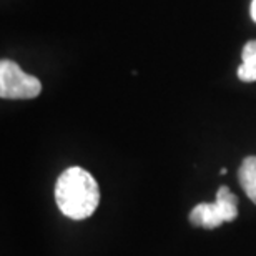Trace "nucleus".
<instances>
[{
	"label": "nucleus",
	"mask_w": 256,
	"mask_h": 256,
	"mask_svg": "<svg viewBox=\"0 0 256 256\" xmlns=\"http://www.w3.org/2000/svg\"><path fill=\"white\" fill-rule=\"evenodd\" d=\"M250 14H252L253 22L256 24V0H252V7H250Z\"/></svg>",
	"instance_id": "6"
},
{
	"label": "nucleus",
	"mask_w": 256,
	"mask_h": 256,
	"mask_svg": "<svg viewBox=\"0 0 256 256\" xmlns=\"http://www.w3.org/2000/svg\"><path fill=\"white\" fill-rule=\"evenodd\" d=\"M238 182L246 196L256 204V156H246L238 170Z\"/></svg>",
	"instance_id": "4"
},
{
	"label": "nucleus",
	"mask_w": 256,
	"mask_h": 256,
	"mask_svg": "<svg viewBox=\"0 0 256 256\" xmlns=\"http://www.w3.org/2000/svg\"><path fill=\"white\" fill-rule=\"evenodd\" d=\"M238 218V198L228 186H220L213 203H200L190 213V223L194 226L214 230L223 223Z\"/></svg>",
	"instance_id": "2"
},
{
	"label": "nucleus",
	"mask_w": 256,
	"mask_h": 256,
	"mask_svg": "<svg viewBox=\"0 0 256 256\" xmlns=\"http://www.w3.org/2000/svg\"><path fill=\"white\" fill-rule=\"evenodd\" d=\"M55 202L66 218L85 220L100 203L98 183L84 168H66L55 185Z\"/></svg>",
	"instance_id": "1"
},
{
	"label": "nucleus",
	"mask_w": 256,
	"mask_h": 256,
	"mask_svg": "<svg viewBox=\"0 0 256 256\" xmlns=\"http://www.w3.org/2000/svg\"><path fill=\"white\" fill-rule=\"evenodd\" d=\"M42 92V84L37 76L28 75L18 64L4 58L0 62V96L7 100L35 98Z\"/></svg>",
	"instance_id": "3"
},
{
	"label": "nucleus",
	"mask_w": 256,
	"mask_h": 256,
	"mask_svg": "<svg viewBox=\"0 0 256 256\" xmlns=\"http://www.w3.org/2000/svg\"><path fill=\"white\" fill-rule=\"evenodd\" d=\"M243 64L238 66V78L242 82H256V40L243 47Z\"/></svg>",
	"instance_id": "5"
}]
</instances>
